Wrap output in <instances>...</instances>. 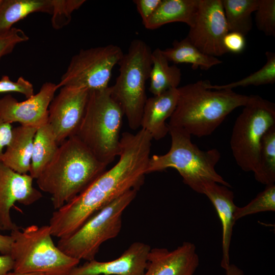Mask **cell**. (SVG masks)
Listing matches in <instances>:
<instances>
[{"mask_svg":"<svg viewBox=\"0 0 275 275\" xmlns=\"http://www.w3.org/2000/svg\"><path fill=\"white\" fill-rule=\"evenodd\" d=\"M178 97V88H176L147 99L143 109L141 127L147 131L152 139L159 140L169 133L166 121L174 112Z\"/></svg>","mask_w":275,"mask_h":275,"instance_id":"cell-18","label":"cell"},{"mask_svg":"<svg viewBox=\"0 0 275 275\" xmlns=\"http://www.w3.org/2000/svg\"><path fill=\"white\" fill-rule=\"evenodd\" d=\"M257 29L267 36H275V1L259 0L255 11Z\"/></svg>","mask_w":275,"mask_h":275,"instance_id":"cell-30","label":"cell"},{"mask_svg":"<svg viewBox=\"0 0 275 275\" xmlns=\"http://www.w3.org/2000/svg\"><path fill=\"white\" fill-rule=\"evenodd\" d=\"M161 52L169 62L175 64H190L194 70L200 68L207 70L222 63L216 57L200 51L187 37L180 41L175 40L171 47L161 50Z\"/></svg>","mask_w":275,"mask_h":275,"instance_id":"cell-23","label":"cell"},{"mask_svg":"<svg viewBox=\"0 0 275 275\" xmlns=\"http://www.w3.org/2000/svg\"><path fill=\"white\" fill-rule=\"evenodd\" d=\"M151 60L150 92L153 95H158L170 89L178 88L181 79L180 69L175 65H169L159 48L152 51Z\"/></svg>","mask_w":275,"mask_h":275,"instance_id":"cell-22","label":"cell"},{"mask_svg":"<svg viewBox=\"0 0 275 275\" xmlns=\"http://www.w3.org/2000/svg\"><path fill=\"white\" fill-rule=\"evenodd\" d=\"M255 179L265 185L275 182V125L262 136L257 166L253 172Z\"/></svg>","mask_w":275,"mask_h":275,"instance_id":"cell-26","label":"cell"},{"mask_svg":"<svg viewBox=\"0 0 275 275\" xmlns=\"http://www.w3.org/2000/svg\"><path fill=\"white\" fill-rule=\"evenodd\" d=\"M222 0H199L193 25L187 38L203 53L222 56L227 53L223 43L229 33Z\"/></svg>","mask_w":275,"mask_h":275,"instance_id":"cell-11","label":"cell"},{"mask_svg":"<svg viewBox=\"0 0 275 275\" xmlns=\"http://www.w3.org/2000/svg\"><path fill=\"white\" fill-rule=\"evenodd\" d=\"M199 264L196 245L184 242L172 251L151 249L143 275H194Z\"/></svg>","mask_w":275,"mask_h":275,"instance_id":"cell-16","label":"cell"},{"mask_svg":"<svg viewBox=\"0 0 275 275\" xmlns=\"http://www.w3.org/2000/svg\"><path fill=\"white\" fill-rule=\"evenodd\" d=\"M58 89L51 82L44 83L37 93L19 102L11 95L0 98V117L6 122L38 128L48 123V108Z\"/></svg>","mask_w":275,"mask_h":275,"instance_id":"cell-13","label":"cell"},{"mask_svg":"<svg viewBox=\"0 0 275 275\" xmlns=\"http://www.w3.org/2000/svg\"><path fill=\"white\" fill-rule=\"evenodd\" d=\"M151 135L143 129L122 133L118 162L85 190L52 214L49 227L52 236H69L91 217L131 189L139 190L145 181L150 159Z\"/></svg>","mask_w":275,"mask_h":275,"instance_id":"cell-1","label":"cell"},{"mask_svg":"<svg viewBox=\"0 0 275 275\" xmlns=\"http://www.w3.org/2000/svg\"><path fill=\"white\" fill-rule=\"evenodd\" d=\"M123 55L121 47L114 44L81 49L72 57L57 88L73 87L90 92L106 89L113 70Z\"/></svg>","mask_w":275,"mask_h":275,"instance_id":"cell-10","label":"cell"},{"mask_svg":"<svg viewBox=\"0 0 275 275\" xmlns=\"http://www.w3.org/2000/svg\"><path fill=\"white\" fill-rule=\"evenodd\" d=\"M6 275H27V274L17 273V272H15L13 271V272H10L8 273H7Z\"/></svg>","mask_w":275,"mask_h":275,"instance_id":"cell-39","label":"cell"},{"mask_svg":"<svg viewBox=\"0 0 275 275\" xmlns=\"http://www.w3.org/2000/svg\"><path fill=\"white\" fill-rule=\"evenodd\" d=\"M10 255L15 272L69 275L80 260L63 252L53 243L49 225H32L11 231Z\"/></svg>","mask_w":275,"mask_h":275,"instance_id":"cell-6","label":"cell"},{"mask_svg":"<svg viewBox=\"0 0 275 275\" xmlns=\"http://www.w3.org/2000/svg\"><path fill=\"white\" fill-rule=\"evenodd\" d=\"M234 123L230 139L232 155L244 172H254L262 136L275 125V104L257 95H249Z\"/></svg>","mask_w":275,"mask_h":275,"instance_id":"cell-9","label":"cell"},{"mask_svg":"<svg viewBox=\"0 0 275 275\" xmlns=\"http://www.w3.org/2000/svg\"><path fill=\"white\" fill-rule=\"evenodd\" d=\"M161 0H134L137 11L140 14L143 24L154 13Z\"/></svg>","mask_w":275,"mask_h":275,"instance_id":"cell-34","label":"cell"},{"mask_svg":"<svg viewBox=\"0 0 275 275\" xmlns=\"http://www.w3.org/2000/svg\"><path fill=\"white\" fill-rule=\"evenodd\" d=\"M150 47L143 40H133L127 52L119 62V74L110 87L113 98L121 107L129 127H141L144 107L147 100L146 84L152 67Z\"/></svg>","mask_w":275,"mask_h":275,"instance_id":"cell-7","label":"cell"},{"mask_svg":"<svg viewBox=\"0 0 275 275\" xmlns=\"http://www.w3.org/2000/svg\"><path fill=\"white\" fill-rule=\"evenodd\" d=\"M33 179L30 174L16 172L0 161V230L12 231L19 228L10 214L16 202L28 206L42 197L33 186Z\"/></svg>","mask_w":275,"mask_h":275,"instance_id":"cell-14","label":"cell"},{"mask_svg":"<svg viewBox=\"0 0 275 275\" xmlns=\"http://www.w3.org/2000/svg\"><path fill=\"white\" fill-rule=\"evenodd\" d=\"M85 2V0H51L52 28L59 30L68 25L71 20L73 12L78 9Z\"/></svg>","mask_w":275,"mask_h":275,"instance_id":"cell-29","label":"cell"},{"mask_svg":"<svg viewBox=\"0 0 275 275\" xmlns=\"http://www.w3.org/2000/svg\"><path fill=\"white\" fill-rule=\"evenodd\" d=\"M199 0H161L152 15L143 23L154 30L172 22H181L191 26L197 15Z\"/></svg>","mask_w":275,"mask_h":275,"instance_id":"cell-20","label":"cell"},{"mask_svg":"<svg viewBox=\"0 0 275 275\" xmlns=\"http://www.w3.org/2000/svg\"><path fill=\"white\" fill-rule=\"evenodd\" d=\"M1 0H0V2H1Z\"/></svg>","mask_w":275,"mask_h":275,"instance_id":"cell-40","label":"cell"},{"mask_svg":"<svg viewBox=\"0 0 275 275\" xmlns=\"http://www.w3.org/2000/svg\"><path fill=\"white\" fill-rule=\"evenodd\" d=\"M12 132L11 124L5 122L0 117V161H2L4 148L9 144Z\"/></svg>","mask_w":275,"mask_h":275,"instance_id":"cell-35","label":"cell"},{"mask_svg":"<svg viewBox=\"0 0 275 275\" xmlns=\"http://www.w3.org/2000/svg\"><path fill=\"white\" fill-rule=\"evenodd\" d=\"M151 249L147 244L135 242L119 258L105 262L86 261L74 267L69 275H143Z\"/></svg>","mask_w":275,"mask_h":275,"instance_id":"cell-15","label":"cell"},{"mask_svg":"<svg viewBox=\"0 0 275 275\" xmlns=\"http://www.w3.org/2000/svg\"><path fill=\"white\" fill-rule=\"evenodd\" d=\"M37 129L21 125L12 128L11 140L4 151L1 161L5 166L20 174L29 173Z\"/></svg>","mask_w":275,"mask_h":275,"instance_id":"cell-19","label":"cell"},{"mask_svg":"<svg viewBox=\"0 0 275 275\" xmlns=\"http://www.w3.org/2000/svg\"><path fill=\"white\" fill-rule=\"evenodd\" d=\"M123 116L121 107L112 95L110 87L90 92L76 135L98 160L106 166L120 153Z\"/></svg>","mask_w":275,"mask_h":275,"instance_id":"cell-5","label":"cell"},{"mask_svg":"<svg viewBox=\"0 0 275 275\" xmlns=\"http://www.w3.org/2000/svg\"><path fill=\"white\" fill-rule=\"evenodd\" d=\"M60 89L48 108V123L59 145L76 135L90 95V91L85 88L65 86Z\"/></svg>","mask_w":275,"mask_h":275,"instance_id":"cell-12","label":"cell"},{"mask_svg":"<svg viewBox=\"0 0 275 275\" xmlns=\"http://www.w3.org/2000/svg\"><path fill=\"white\" fill-rule=\"evenodd\" d=\"M265 55L266 57L265 64L253 73L241 79L226 85H212L207 80V87L213 90H232L238 87L257 86L274 84L275 82V53L272 51H266Z\"/></svg>","mask_w":275,"mask_h":275,"instance_id":"cell-27","label":"cell"},{"mask_svg":"<svg viewBox=\"0 0 275 275\" xmlns=\"http://www.w3.org/2000/svg\"><path fill=\"white\" fill-rule=\"evenodd\" d=\"M225 185L211 182L206 184L203 194L211 201L218 214L222 226V258L221 267L226 270L230 265V246L235 221L236 206L234 193Z\"/></svg>","mask_w":275,"mask_h":275,"instance_id":"cell-17","label":"cell"},{"mask_svg":"<svg viewBox=\"0 0 275 275\" xmlns=\"http://www.w3.org/2000/svg\"><path fill=\"white\" fill-rule=\"evenodd\" d=\"M13 241V237L0 234V253L3 255H9Z\"/></svg>","mask_w":275,"mask_h":275,"instance_id":"cell-37","label":"cell"},{"mask_svg":"<svg viewBox=\"0 0 275 275\" xmlns=\"http://www.w3.org/2000/svg\"><path fill=\"white\" fill-rule=\"evenodd\" d=\"M59 145L52 128L47 123L38 128L33 141L30 175L37 179L51 160Z\"/></svg>","mask_w":275,"mask_h":275,"instance_id":"cell-24","label":"cell"},{"mask_svg":"<svg viewBox=\"0 0 275 275\" xmlns=\"http://www.w3.org/2000/svg\"><path fill=\"white\" fill-rule=\"evenodd\" d=\"M51 0H1L0 35L6 34L18 21L35 12L52 14Z\"/></svg>","mask_w":275,"mask_h":275,"instance_id":"cell-21","label":"cell"},{"mask_svg":"<svg viewBox=\"0 0 275 275\" xmlns=\"http://www.w3.org/2000/svg\"><path fill=\"white\" fill-rule=\"evenodd\" d=\"M224 46L227 52L234 53L241 52L245 46L244 36L237 32H229L225 36Z\"/></svg>","mask_w":275,"mask_h":275,"instance_id":"cell-33","label":"cell"},{"mask_svg":"<svg viewBox=\"0 0 275 275\" xmlns=\"http://www.w3.org/2000/svg\"><path fill=\"white\" fill-rule=\"evenodd\" d=\"M13 267L14 262L10 255H0V275H6Z\"/></svg>","mask_w":275,"mask_h":275,"instance_id":"cell-36","label":"cell"},{"mask_svg":"<svg viewBox=\"0 0 275 275\" xmlns=\"http://www.w3.org/2000/svg\"><path fill=\"white\" fill-rule=\"evenodd\" d=\"M29 39L23 30L14 27L6 34L0 35V61L3 57L11 53L17 45Z\"/></svg>","mask_w":275,"mask_h":275,"instance_id":"cell-31","label":"cell"},{"mask_svg":"<svg viewBox=\"0 0 275 275\" xmlns=\"http://www.w3.org/2000/svg\"><path fill=\"white\" fill-rule=\"evenodd\" d=\"M225 271L226 275H244L243 270L233 264H230Z\"/></svg>","mask_w":275,"mask_h":275,"instance_id":"cell-38","label":"cell"},{"mask_svg":"<svg viewBox=\"0 0 275 275\" xmlns=\"http://www.w3.org/2000/svg\"><path fill=\"white\" fill-rule=\"evenodd\" d=\"M107 166L75 135L59 145L36 182L40 190L51 195L56 210L85 190Z\"/></svg>","mask_w":275,"mask_h":275,"instance_id":"cell-2","label":"cell"},{"mask_svg":"<svg viewBox=\"0 0 275 275\" xmlns=\"http://www.w3.org/2000/svg\"><path fill=\"white\" fill-rule=\"evenodd\" d=\"M168 126L171 137L170 149L163 155H154L150 158L147 174L175 169L186 185L201 194H203L205 186L211 182L231 187L216 171L215 166L221 158L218 150H202L192 143L191 135L185 129Z\"/></svg>","mask_w":275,"mask_h":275,"instance_id":"cell-4","label":"cell"},{"mask_svg":"<svg viewBox=\"0 0 275 275\" xmlns=\"http://www.w3.org/2000/svg\"><path fill=\"white\" fill-rule=\"evenodd\" d=\"M206 80L178 87L179 97L169 126L185 129L198 138L212 134L233 110L243 106L249 96L232 90H213Z\"/></svg>","mask_w":275,"mask_h":275,"instance_id":"cell-3","label":"cell"},{"mask_svg":"<svg viewBox=\"0 0 275 275\" xmlns=\"http://www.w3.org/2000/svg\"><path fill=\"white\" fill-rule=\"evenodd\" d=\"M229 32L246 36L252 28V14L259 0H222Z\"/></svg>","mask_w":275,"mask_h":275,"instance_id":"cell-25","label":"cell"},{"mask_svg":"<svg viewBox=\"0 0 275 275\" xmlns=\"http://www.w3.org/2000/svg\"><path fill=\"white\" fill-rule=\"evenodd\" d=\"M138 191L129 190L113 200L74 233L59 238L57 246L67 255L77 260H94L101 245L120 232L124 211L134 199Z\"/></svg>","mask_w":275,"mask_h":275,"instance_id":"cell-8","label":"cell"},{"mask_svg":"<svg viewBox=\"0 0 275 275\" xmlns=\"http://www.w3.org/2000/svg\"><path fill=\"white\" fill-rule=\"evenodd\" d=\"M265 189L244 206L236 207L235 222L247 215L266 211H275V184L265 185Z\"/></svg>","mask_w":275,"mask_h":275,"instance_id":"cell-28","label":"cell"},{"mask_svg":"<svg viewBox=\"0 0 275 275\" xmlns=\"http://www.w3.org/2000/svg\"><path fill=\"white\" fill-rule=\"evenodd\" d=\"M16 92L23 94L26 98L34 95L33 85L22 76L16 81H12L8 76L4 75L0 79V93Z\"/></svg>","mask_w":275,"mask_h":275,"instance_id":"cell-32","label":"cell"}]
</instances>
